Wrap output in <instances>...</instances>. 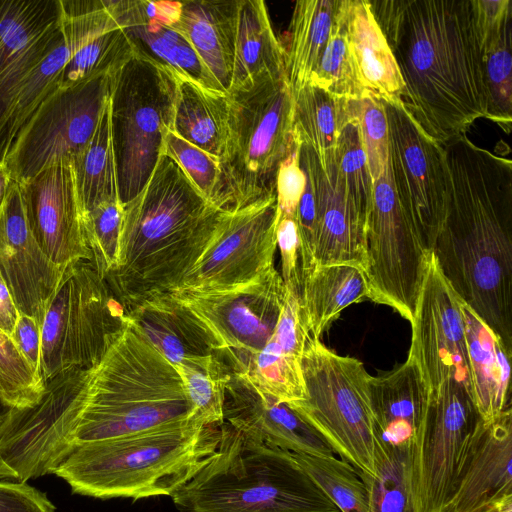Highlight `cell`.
<instances>
[{"label":"cell","mask_w":512,"mask_h":512,"mask_svg":"<svg viewBox=\"0 0 512 512\" xmlns=\"http://www.w3.org/2000/svg\"><path fill=\"white\" fill-rule=\"evenodd\" d=\"M278 219L276 194L224 209L203 254L172 291H222L262 275L274 266Z\"/></svg>","instance_id":"15"},{"label":"cell","mask_w":512,"mask_h":512,"mask_svg":"<svg viewBox=\"0 0 512 512\" xmlns=\"http://www.w3.org/2000/svg\"><path fill=\"white\" fill-rule=\"evenodd\" d=\"M348 112V120L341 127L337 138L334 165L347 201L367 223L374 184L350 100L348 101Z\"/></svg>","instance_id":"41"},{"label":"cell","mask_w":512,"mask_h":512,"mask_svg":"<svg viewBox=\"0 0 512 512\" xmlns=\"http://www.w3.org/2000/svg\"><path fill=\"white\" fill-rule=\"evenodd\" d=\"M384 107L389 132L388 168L394 192L402 211L431 252L446 204L443 147L419 130L401 103H384Z\"/></svg>","instance_id":"16"},{"label":"cell","mask_w":512,"mask_h":512,"mask_svg":"<svg viewBox=\"0 0 512 512\" xmlns=\"http://www.w3.org/2000/svg\"><path fill=\"white\" fill-rule=\"evenodd\" d=\"M408 357L433 391L450 378L469 390L461 299L443 277L432 253L418 296Z\"/></svg>","instance_id":"17"},{"label":"cell","mask_w":512,"mask_h":512,"mask_svg":"<svg viewBox=\"0 0 512 512\" xmlns=\"http://www.w3.org/2000/svg\"><path fill=\"white\" fill-rule=\"evenodd\" d=\"M54 451L138 434L195 416L182 380L170 362L125 316L101 360L55 378Z\"/></svg>","instance_id":"3"},{"label":"cell","mask_w":512,"mask_h":512,"mask_svg":"<svg viewBox=\"0 0 512 512\" xmlns=\"http://www.w3.org/2000/svg\"><path fill=\"white\" fill-rule=\"evenodd\" d=\"M135 54V47L123 28L102 33L71 54L57 77L56 87L69 88L115 74Z\"/></svg>","instance_id":"38"},{"label":"cell","mask_w":512,"mask_h":512,"mask_svg":"<svg viewBox=\"0 0 512 512\" xmlns=\"http://www.w3.org/2000/svg\"><path fill=\"white\" fill-rule=\"evenodd\" d=\"M296 138V137H295ZM306 176L299 163V142L281 163L275 186L279 217H294L304 192Z\"/></svg>","instance_id":"48"},{"label":"cell","mask_w":512,"mask_h":512,"mask_svg":"<svg viewBox=\"0 0 512 512\" xmlns=\"http://www.w3.org/2000/svg\"><path fill=\"white\" fill-rule=\"evenodd\" d=\"M301 369L303 400L287 403L359 472L374 475L376 436L369 396L370 374L356 358L328 349L309 336Z\"/></svg>","instance_id":"9"},{"label":"cell","mask_w":512,"mask_h":512,"mask_svg":"<svg viewBox=\"0 0 512 512\" xmlns=\"http://www.w3.org/2000/svg\"><path fill=\"white\" fill-rule=\"evenodd\" d=\"M227 97L229 131L220 160V206L240 209L275 194L279 167L296 146L294 95L283 77Z\"/></svg>","instance_id":"7"},{"label":"cell","mask_w":512,"mask_h":512,"mask_svg":"<svg viewBox=\"0 0 512 512\" xmlns=\"http://www.w3.org/2000/svg\"><path fill=\"white\" fill-rule=\"evenodd\" d=\"M117 73L55 88L16 134L4 162L10 178L22 184L53 161L79 155L96 131Z\"/></svg>","instance_id":"13"},{"label":"cell","mask_w":512,"mask_h":512,"mask_svg":"<svg viewBox=\"0 0 512 512\" xmlns=\"http://www.w3.org/2000/svg\"><path fill=\"white\" fill-rule=\"evenodd\" d=\"M307 338L297 323H278L269 341L238 375L245 377L257 391L279 402L305 399L301 360Z\"/></svg>","instance_id":"30"},{"label":"cell","mask_w":512,"mask_h":512,"mask_svg":"<svg viewBox=\"0 0 512 512\" xmlns=\"http://www.w3.org/2000/svg\"><path fill=\"white\" fill-rule=\"evenodd\" d=\"M125 316L172 366L215 354L200 325L168 292L147 298Z\"/></svg>","instance_id":"28"},{"label":"cell","mask_w":512,"mask_h":512,"mask_svg":"<svg viewBox=\"0 0 512 512\" xmlns=\"http://www.w3.org/2000/svg\"><path fill=\"white\" fill-rule=\"evenodd\" d=\"M287 77L284 46L271 25L262 0H240L231 85L228 93L242 91L273 79Z\"/></svg>","instance_id":"29"},{"label":"cell","mask_w":512,"mask_h":512,"mask_svg":"<svg viewBox=\"0 0 512 512\" xmlns=\"http://www.w3.org/2000/svg\"><path fill=\"white\" fill-rule=\"evenodd\" d=\"M341 0H299L288 29L286 73L293 94L307 85L328 41Z\"/></svg>","instance_id":"33"},{"label":"cell","mask_w":512,"mask_h":512,"mask_svg":"<svg viewBox=\"0 0 512 512\" xmlns=\"http://www.w3.org/2000/svg\"><path fill=\"white\" fill-rule=\"evenodd\" d=\"M369 2L402 77L401 105L425 136L443 145L486 118L484 47L474 0Z\"/></svg>","instance_id":"1"},{"label":"cell","mask_w":512,"mask_h":512,"mask_svg":"<svg viewBox=\"0 0 512 512\" xmlns=\"http://www.w3.org/2000/svg\"><path fill=\"white\" fill-rule=\"evenodd\" d=\"M340 512H369V493L357 469L342 458L292 453Z\"/></svg>","instance_id":"42"},{"label":"cell","mask_w":512,"mask_h":512,"mask_svg":"<svg viewBox=\"0 0 512 512\" xmlns=\"http://www.w3.org/2000/svg\"><path fill=\"white\" fill-rule=\"evenodd\" d=\"M348 0H341L328 41L308 84L344 100H358L365 94L358 81L346 34Z\"/></svg>","instance_id":"40"},{"label":"cell","mask_w":512,"mask_h":512,"mask_svg":"<svg viewBox=\"0 0 512 512\" xmlns=\"http://www.w3.org/2000/svg\"><path fill=\"white\" fill-rule=\"evenodd\" d=\"M123 29L133 43L136 54L161 65L176 79L226 94L189 42L171 27L145 23Z\"/></svg>","instance_id":"35"},{"label":"cell","mask_w":512,"mask_h":512,"mask_svg":"<svg viewBox=\"0 0 512 512\" xmlns=\"http://www.w3.org/2000/svg\"><path fill=\"white\" fill-rule=\"evenodd\" d=\"M172 131L221 160L229 131L227 95L206 90L187 80L177 79Z\"/></svg>","instance_id":"32"},{"label":"cell","mask_w":512,"mask_h":512,"mask_svg":"<svg viewBox=\"0 0 512 512\" xmlns=\"http://www.w3.org/2000/svg\"><path fill=\"white\" fill-rule=\"evenodd\" d=\"M18 316L19 311L0 273V329L11 336Z\"/></svg>","instance_id":"52"},{"label":"cell","mask_w":512,"mask_h":512,"mask_svg":"<svg viewBox=\"0 0 512 512\" xmlns=\"http://www.w3.org/2000/svg\"><path fill=\"white\" fill-rule=\"evenodd\" d=\"M76 47L65 38L32 70L25 81L9 119L5 146L9 151L16 134L41 102L55 89L57 77Z\"/></svg>","instance_id":"44"},{"label":"cell","mask_w":512,"mask_h":512,"mask_svg":"<svg viewBox=\"0 0 512 512\" xmlns=\"http://www.w3.org/2000/svg\"><path fill=\"white\" fill-rule=\"evenodd\" d=\"M281 256V277L287 289L300 295L301 268L297 224L294 217H279L276 230Z\"/></svg>","instance_id":"49"},{"label":"cell","mask_w":512,"mask_h":512,"mask_svg":"<svg viewBox=\"0 0 512 512\" xmlns=\"http://www.w3.org/2000/svg\"><path fill=\"white\" fill-rule=\"evenodd\" d=\"M10 183L11 178L5 165H0V209L8 195Z\"/></svg>","instance_id":"54"},{"label":"cell","mask_w":512,"mask_h":512,"mask_svg":"<svg viewBox=\"0 0 512 512\" xmlns=\"http://www.w3.org/2000/svg\"><path fill=\"white\" fill-rule=\"evenodd\" d=\"M368 387L376 441L412 451L430 393L416 363L407 357L388 374L370 375Z\"/></svg>","instance_id":"24"},{"label":"cell","mask_w":512,"mask_h":512,"mask_svg":"<svg viewBox=\"0 0 512 512\" xmlns=\"http://www.w3.org/2000/svg\"><path fill=\"white\" fill-rule=\"evenodd\" d=\"M240 0L182 1L171 27L193 47L222 90L228 94L234 64Z\"/></svg>","instance_id":"25"},{"label":"cell","mask_w":512,"mask_h":512,"mask_svg":"<svg viewBox=\"0 0 512 512\" xmlns=\"http://www.w3.org/2000/svg\"><path fill=\"white\" fill-rule=\"evenodd\" d=\"M125 311L91 261L68 265L41 325L44 382L72 369H89L122 328Z\"/></svg>","instance_id":"10"},{"label":"cell","mask_w":512,"mask_h":512,"mask_svg":"<svg viewBox=\"0 0 512 512\" xmlns=\"http://www.w3.org/2000/svg\"><path fill=\"white\" fill-rule=\"evenodd\" d=\"M512 496V410L481 422L447 512H469Z\"/></svg>","instance_id":"23"},{"label":"cell","mask_w":512,"mask_h":512,"mask_svg":"<svg viewBox=\"0 0 512 512\" xmlns=\"http://www.w3.org/2000/svg\"><path fill=\"white\" fill-rule=\"evenodd\" d=\"M410 449L376 441L375 473H358L369 493V512H415L411 487Z\"/></svg>","instance_id":"37"},{"label":"cell","mask_w":512,"mask_h":512,"mask_svg":"<svg viewBox=\"0 0 512 512\" xmlns=\"http://www.w3.org/2000/svg\"><path fill=\"white\" fill-rule=\"evenodd\" d=\"M370 300L363 270L351 265L316 267L302 282L299 304L302 319L314 338L351 304Z\"/></svg>","instance_id":"31"},{"label":"cell","mask_w":512,"mask_h":512,"mask_svg":"<svg viewBox=\"0 0 512 512\" xmlns=\"http://www.w3.org/2000/svg\"><path fill=\"white\" fill-rule=\"evenodd\" d=\"M220 426L205 425L194 416L134 435L76 445L52 474L66 481L73 493L98 499L171 496L215 454Z\"/></svg>","instance_id":"5"},{"label":"cell","mask_w":512,"mask_h":512,"mask_svg":"<svg viewBox=\"0 0 512 512\" xmlns=\"http://www.w3.org/2000/svg\"><path fill=\"white\" fill-rule=\"evenodd\" d=\"M61 0H0V165L7 125L32 70L64 38Z\"/></svg>","instance_id":"18"},{"label":"cell","mask_w":512,"mask_h":512,"mask_svg":"<svg viewBox=\"0 0 512 512\" xmlns=\"http://www.w3.org/2000/svg\"><path fill=\"white\" fill-rule=\"evenodd\" d=\"M223 210L161 154L144 188L123 206L117 265L104 278L125 313L178 287L209 244Z\"/></svg>","instance_id":"4"},{"label":"cell","mask_w":512,"mask_h":512,"mask_svg":"<svg viewBox=\"0 0 512 512\" xmlns=\"http://www.w3.org/2000/svg\"><path fill=\"white\" fill-rule=\"evenodd\" d=\"M464 318L469 393L484 422L511 407L512 351L461 301Z\"/></svg>","instance_id":"26"},{"label":"cell","mask_w":512,"mask_h":512,"mask_svg":"<svg viewBox=\"0 0 512 512\" xmlns=\"http://www.w3.org/2000/svg\"><path fill=\"white\" fill-rule=\"evenodd\" d=\"M365 249L370 300L411 322L431 252L397 201L388 165L374 183Z\"/></svg>","instance_id":"14"},{"label":"cell","mask_w":512,"mask_h":512,"mask_svg":"<svg viewBox=\"0 0 512 512\" xmlns=\"http://www.w3.org/2000/svg\"><path fill=\"white\" fill-rule=\"evenodd\" d=\"M346 34L354 69L365 93L384 103L400 104L402 77L369 1L348 0Z\"/></svg>","instance_id":"27"},{"label":"cell","mask_w":512,"mask_h":512,"mask_svg":"<svg viewBox=\"0 0 512 512\" xmlns=\"http://www.w3.org/2000/svg\"><path fill=\"white\" fill-rule=\"evenodd\" d=\"M469 512H512V496L502 498Z\"/></svg>","instance_id":"53"},{"label":"cell","mask_w":512,"mask_h":512,"mask_svg":"<svg viewBox=\"0 0 512 512\" xmlns=\"http://www.w3.org/2000/svg\"><path fill=\"white\" fill-rule=\"evenodd\" d=\"M168 293L193 316L230 372L238 374L273 335L287 288L273 266L254 280L226 290Z\"/></svg>","instance_id":"12"},{"label":"cell","mask_w":512,"mask_h":512,"mask_svg":"<svg viewBox=\"0 0 512 512\" xmlns=\"http://www.w3.org/2000/svg\"><path fill=\"white\" fill-rule=\"evenodd\" d=\"M11 338L21 355L36 373L42 377L41 324L33 317L19 312Z\"/></svg>","instance_id":"51"},{"label":"cell","mask_w":512,"mask_h":512,"mask_svg":"<svg viewBox=\"0 0 512 512\" xmlns=\"http://www.w3.org/2000/svg\"><path fill=\"white\" fill-rule=\"evenodd\" d=\"M45 389L42 377L17 349L11 336L0 329V403L8 409L35 405Z\"/></svg>","instance_id":"45"},{"label":"cell","mask_w":512,"mask_h":512,"mask_svg":"<svg viewBox=\"0 0 512 512\" xmlns=\"http://www.w3.org/2000/svg\"><path fill=\"white\" fill-rule=\"evenodd\" d=\"M162 153L178 164L204 198L222 209V172L218 158L184 140L172 130L165 136Z\"/></svg>","instance_id":"46"},{"label":"cell","mask_w":512,"mask_h":512,"mask_svg":"<svg viewBox=\"0 0 512 512\" xmlns=\"http://www.w3.org/2000/svg\"><path fill=\"white\" fill-rule=\"evenodd\" d=\"M511 21L484 47L488 93L486 118L497 123L507 133L510 132L512 121Z\"/></svg>","instance_id":"43"},{"label":"cell","mask_w":512,"mask_h":512,"mask_svg":"<svg viewBox=\"0 0 512 512\" xmlns=\"http://www.w3.org/2000/svg\"><path fill=\"white\" fill-rule=\"evenodd\" d=\"M299 163L309 174L315 194L313 270L351 265L365 271L366 223L347 201L335 165L323 172L314 153L300 142Z\"/></svg>","instance_id":"22"},{"label":"cell","mask_w":512,"mask_h":512,"mask_svg":"<svg viewBox=\"0 0 512 512\" xmlns=\"http://www.w3.org/2000/svg\"><path fill=\"white\" fill-rule=\"evenodd\" d=\"M224 422L291 453L336 454L327 439L289 404L262 394L245 377L232 372L225 387Z\"/></svg>","instance_id":"21"},{"label":"cell","mask_w":512,"mask_h":512,"mask_svg":"<svg viewBox=\"0 0 512 512\" xmlns=\"http://www.w3.org/2000/svg\"><path fill=\"white\" fill-rule=\"evenodd\" d=\"M218 448L170 497L184 512H340L291 452L224 422Z\"/></svg>","instance_id":"6"},{"label":"cell","mask_w":512,"mask_h":512,"mask_svg":"<svg viewBox=\"0 0 512 512\" xmlns=\"http://www.w3.org/2000/svg\"><path fill=\"white\" fill-rule=\"evenodd\" d=\"M294 95L293 126L297 140L316 156L323 172L334 166L335 148L345 121L347 100L307 84Z\"/></svg>","instance_id":"34"},{"label":"cell","mask_w":512,"mask_h":512,"mask_svg":"<svg viewBox=\"0 0 512 512\" xmlns=\"http://www.w3.org/2000/svg\"><path fill=\"white\" fill-rule=\"evenodd\" d=\"M481 417L468 388L450 378L430 391L411 453L415 512H447Z\"/></svg>","instance_id":"11"},{"label":"cell","mask_w":512,"mask_h":512,"mask_svg":"<svg viewBox=\"0 0 512 512\" xmlns=\"http://www.w3.org/2000/svg\"><path fill=\"white\" fill-rule=\"evenodd\" d=\"M20 185L29 229L45 255L62 268L91 261L72 157L53 161Z\"/></svg>","instance_id":"19"},{"label":"cell","mask_w":512,"mask_h":512,"mask_svg":"<svg viewBox=\"0 0 512 512\" xmlns=\"http://www.w3.org/2000/svg\"><path fill=\"white\" fill-rule=\"evenodd\" d=\"M177 79L161 65L135 54L116 74L110 122L118 196L124 206L150 179L172 130Z\"/></svg>","instance_id":"8"},{"label":"cell","mask_w":512,"mask_h":512,"mask_svg":"<svg viewBox=\"0 0 512 512\" xmlns=\"http://www.w3.org/2000/svg\"><path fill=\"white\" fill-rule=\"evenodd\" d=\"M0 512H55L47 495L18 481H0Z\"/></svg>","instance_id":"50"},{"label":"cell","mask_w":512,"mask_h":512,"mask_svg":"<svg viewBox=\"0 0 512 512\" xmlns=\"http://www.w3.org/2000/svg\"><path fill=\"white\" fill-rule=\"evenodd\" d=\"M7 410H8V408L0 403V421L3 419V417L6 414Z\"/></svg>","instance_id":"55"},{"label":"cell","mask_w":512,"mask_h":512,"mask_svg":"<svg viewBox=\"0 0 512 512\" xmlns=\"http://www.w3.org/2000/svg\"><path fill=\"white\" fill-rule=\"evenodd\" d=\"M65 268L37 244L27 223L21 185L11 179L0 209V273L18 311L42 325Z\"/></svg>","instance_id":"20"},{"label":"cell","mask_w":512,"mask_h":512,"mask_svg":"<svg viewBox=\"0 0 512 512\" xmlns=\"http://www.w3.org/2000/svg\"><path fill=\"white\" fill-rule=\"evenodd\" d=\"M442 147L446 204L431 253L461 301L512 351V163L465 134Z\"/></svg>","instance_id":"2"},{"label":"cell","mask_w":512,"mask_h":512,"mask_svg":"<svg viewBox=\"0 0 512 512\" xmlns=\"http://www.w3.org/2000/svg\"><path fill=\"white\" fill-rule=\"evenodd\" d=\"M72 162L83 215L102 202L119 200L110 100L92 139L79 155L72 158Z\"/></svg>","instance_id":"36"},{"label":"cell","mask_w":512,"mask_h":512,"mask_svg":"<svg viewBox=\"0 0 512 512\" xmlns=\"http://www.w3.org/2000/svg\"><path fill=\"white\" fill-rule=\"evenodd\" d=\"M182 380L195 416L205 425L224 423L225 387L230 369L216 354L173 366Z\"/></svg>","instance_id":"39"},{"label":"cell","mask_w":512,"mask_h":512,"mask_svg":"<svg viewBox=\"0 0 512 512\" xmlns=\"http://www.w3.org/2000/svg\"><path fill=\"white\" fill-rule=\"evenodd\" d=\"M360 131L362 146L373 184L382 176L388 165L389 132L383 101L365 94L350 100Z\"/></svg>","instance_id":"47"}]
</instances>
